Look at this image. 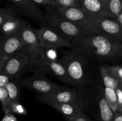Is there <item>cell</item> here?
I'll return each instance as SVG.
<instances>
[{
	"label": "cell",
	"instance_id": "cell-1",
	"mask_svg": "<svg viewBox=\"0 0 122 121\" xmlns=\"http://www.w3.org/2000/svg\"><path fill=\"white\" fill-rule=\"evenodd\" d=\"M65 65L70 78L77 86H93L98 83L94 62L95 60L89 57L81 48L73 47L60 59Z\"/></svg>",
	"mask_w": 122,
	"mask_h": 121
},
{
	"label": "cell",
	"instance_id": "cell-2",
	"mask_svg": "<svg viewBox=\"0 0 122 121\" xmlns=\"http://www.w3.org/2000/svg\"><path fill=\"white\" fill-rule=\"evenodd\" d=\"M95 60L115 62L122 59V43L99 33H91L71 42Z\"/></svg>",
	"mask_w": 122,
	"mask_h": 121
},
{
	"label": "cell",
	"instance_id": "cell-3",
	"mask_svg": "<svg viewBox=\"0 0 122 121\" xmlns=\"http://www.w3.org/2000/svg\"><path fill=\"white\" fill-rule=\"evenodd\" d=\"M77 99L83 112L90 114L97 121H113L114 113L105 97L104 86H77Z\"/></svg>",
	"mask_w": 122,
	"mask_h": 121
},
{
	"label": "cell",
	"instance_id": "cell-4",
	"mask_svg": "<svg viewBox=\"0 0 122 121\" xmlns=\"http://www.w3.org/2000/svg\"><path fill=\"white\" fill-rule=\"evenodd\" d=\"M41 25L50 27L70 42L93 33L81 29L60 15L57 11H50L44 15Z\"/></svg>",
	"mask_w": 122,
	"mask_h": 121
},
{
	"label": "cell",
	"instance_id": "cell-5",
	"mask_svg": "<svg viewBox=\"0 0 122 121\" xmlns=\"http://www.w3.org/2000/svg\"><path fill=\"white\" fill-rule=\"evenodd\" d=\"M17 34L30 56L31 62L29 66L39 62L41 60V46L37 29L33 28L29 23L23 20Z\"/></svg>",
	"mask_w": 122,
	"mask_h": 121
},
{
	"label": "cell",
	"instance_id": "cell-6",
	"mask_svg": "<svg viewBox=\"0 0 122 121\" xmlns=\"http://www.w3.org/2000/svg\"><path fill=\"white\" fill-rule=\"evenodd\" d=\"M88 17L97 33L122 43V27L116 19L95 16Z\"/></svg>",
	"mask_w": 122,
	"mask_h": 121
},
{
	"label": "cell",
	"instance_id": "cell-7",
	"mask_svg": "<svg viewBox=\"0 0 122 121\" xmlns=\"http://www.w3.org/2000/svg\"><path fill=\"white\" fill-rule=\"evenodd\" d=\"M78 91L77 87L59 86L44 94H39L36 97L37 100L51 107L56 104L71 102L77 98Z\"/></svg>",
	"mask_w": 122,
	"mask_h": 121
},
{
	"label": "cell",
	"instance_id": "cell-8",
	"mask_svg": "<svg viewBox=\"0 0 122 121\" xmlns=\"http://www.w3.org/2000/svg\"><path fill=\"white\" fill-rule=\"evenodd\" d=\"M56 11L81 29L90 33H97L91 23L88 15L82 8L56 7Z\"/></svg>",
	"mask_w": 122,
	"mask_h": 121
},
{
	"label": "cell",
	"instance_id": "cell-9",
	"mask_svg": "<svg viewBox=\"0 0 122 121\" xmlns=\"http://www.w3.org/2000/svg\"><path fill=\"white\" fill-rule=\"evenodd\" d=\"M30 56L27 49L23 46L17 51L6 62L2 69V74L13 78L16 76L25 68L29 66Z\"/></svg>",
	"mask_w": 122,
	"mask_h": 121
},
{
	"label": "cell",
	"instance_id": "cell-10",
	"mask_svg": "<svg viewBox=\"0 0 122 121\" xmlns=\"http://www.w3.org/2000/svg\"><path fill=\"white\" fill-rule=\"evenodd\" d=\"M30 67L35 70V72L50 74L64 83L76 87L75 82L70 78L65 65L60 60L53 62L41 60L39 62Z\"/></svg>",
	"mask_w": 122,
	"mask_h": 121
},
{
	"label": "cell",
	"instance_id": "cell-11",
	"mask_svg": "<svg viewBox=\"0 0 122 121\" xmlns=\"http://www.w3.org/2000/svg\"><path fill=\"white\" fill-rule=\"evenodd\" d=\"M18 85L33 90L39 94L50 92L58 86V84L50 81L45 77L44 74L39 72H35V74L31 77L20 79Z\"/></svg>",
	"mask_w": 122,
	"mask_h": 121
},
{
	"label": "cell",
	"instance_id": "cell-12",
	"mask_svg": "<svg viewBox=\"0 0 122 121\" xmlns=\"http://www.w3.org/2000/svg\"><path fill=\"white\" fill-rule=\"evenodd\" d=\"M39 42L41 47H53L58 49L62 47H73L71 42L66 40L47 26L41 25L37 29Z\"/></svg>",
	"mask_w": 122,
	"mask_h": 121
},
{
	"label": "cell",
	"instance_id": "cell-13",
	"mask_svg": "<svg viewBox=\"0 0 122 121\" xmlns=\"http://www.w3.org/2000/svg\"><path fill=\"white\" fill-rule=\"evenodd\" d=\"M23 46L17 34L5 36L0 40V74L8 59Z\"/></svg>",
	"mask_w": 122,
	"mask_h": 121
},
{
	"label": "cell",
	"instance_id": "cell-14",
	"mask_svg": "<svg viewBox=\"0 0 122 121\" xmlns=\"http://www.w3.org/2000/svg\"><path fill=\"white\" fill-rule=\"evenodd\" d=\"M20 11L34 21L41 23L43 15L41 10L30 0H11Z\"/></svg>",
	"mask_w": 122,
	"mask_h": 121
},
{
	"label": "cell",
	"instance_id": "cell-15",
	"mask_svg": "<svg viewBox=\"0 0 122 121\" xmlns=\"http://www.w3.org/2000/svg\"><path fill=\"white\" fill-rule=\"evenodd\" d=\"M80 2L82 8L88 16L105 17L114 19L99 0H80Z\"/></svg>",
	"mask_w": 122,
	"mask_h": 121
},
{
	"label": "cell",
	"instance_id": "cell-16",
	"mask_svg": "<svg viewBox=\"0 0 122 121\" xmlns=\"http://www.w3.org/2000/svg\"><path fill=\"white\" fill-rule=\"evenodd\" d=\"M52 107L65 117H76L84 113L77 98L71 102L56 104Z\"/></svg>",
	"mask_w": 122,
	"mask_h": 121
},
{
	"label": "cell",
	"instance_id": "cell-17",
	"mask_svg": "<svg viewBox=\"0 0 122 121\" xmlns=\"http://www.w3.org/2000/svg\"><path fill=\"white\" fill-rule=\"evenodd\" d=\"M100 73L104 86L116 89L120 85V81L109 68L108 65H100Z\"/></svg>",
	"mask_w": 122,
	"mask_h": 121
},
{
	"label": "cell",
	"instance_id": "cell-18",
	"mask_svg": "<svg viewBox=\"0 0 122 121\" xmlns=\"http://www.w3.org/2000/svg\"><path fill=\"white\" fill-rule=\"evenodd\" d=\"M22 21L15 15L11 17L0 26V30L5 36L17 34Z\"/></svg>",
	"mask_w": 122,
	"mask_h": 121
},
{
	"label": "cell",
	"instance_id": "cell-19",
	"mask_svg": "<svg viewBox=\"0 0 122 121\" xmlns=\"http://www.w3.org/2000/svg\"><path fill=\"white\" fill-rule=\"evenodd\" d=\"M104 94L106 101L114 114L119 112L117 97L116 89L108 87H104Z\"/></svg>",
	"mask_w": 122,
	"mask_h": 121
},
{
	"label": "cell",
	"instance_id": "cell-20",
	"mask_svg": "<svg viewBox=\"0 0 122 121\" xmlns=\"http://www.w3.org/2000/svg\"><path fill=\"white\" fill-rule=\"evenodd\" d=\"M41 60L45 61H57L58 60L57 49L53 47H41Z\"/></svg>",
	"mask_w": 122,
	"mask_h": 121
},
{
	"label": "cell",
	"instance_id": "cell-21",
	"mask_svg": "<svg viewBox=\"0 0 122 121\" xmlns=\"http://www.w3.org/2000/svg\"><path fill=\"white\" fill-rule=\"evenodd\" d=\"M5 87L8 91L10 104L13 102L20 101V91L18 86L15 83L9 81L5 85Z\"/></svg>",
	"mask_w": 122,
	"mask_h": 121
},
{
	"label": "cell",
	"instance_id": "cell-22",
	"mask_svg": "<svg viewBox=\"0 0 122 121\" xmlns=\"http://www.w3.org/2000/svg\"><path fill=\"white\" fill-rule=\"evenodd\" d=\"M107 9L113 17L116 19L122 12V0H108Z\"/></svg>",
	"mask_w": 122,
	"mask_h": 121
},
{
	"label": "cell",
	"instance_id": "cell-23",
	"mask_svg": "<svg viewBox=\"0 0 122 121\" xmlns=\"http://www.w3.org/2000/svg\"><path fill=\"white\" fill-rule=\"evenodd\" d=\"M0 102L2 104V109L5 114L9 113L10 103L8 101V94L5 87H0Z\"/></svg>",
	"mask_w": 122,
	"mask_h": 121
},
{
	"label": "cell",
	"instance_id": "cell-24",
	"mask_svg": "<svg viewBox=\"0 0 122 121\" xmlns=\"http://www.w3.org/2000/svg\"><path fill=\"white\" fill-rule=\"evenodd\" d=\"M10 113H16L21 115H27V112L23 104L20 101L13 102L10 104L9 108Z\"/></svg>",
	"mask_w": 122,
	"mask_h": 121
},
{
	"label": "cell",
	"instance_id": "cell-25",
	"mask_svg": "<svg viewBox=\"0 0 122 121\" xmlns=\"http://www.w3.org/2000/svg\"><path fill=\"white\" fill-rule=\"evenodd\" d=\"M56 7H79L82 8L80 0H55Z\"/></svg>",
	"mask_w": 122,
	"mask_h": 121
},
{
	"label": "cell",
	"instance_id": "cell-26",
	"mask_svg": "<svg viewBox=\"0 0 122 121\" xmlns=\"http://www.w3.org/2000/svg\"><path fill=\"white\" fill-rule=\"evenodd\" d=\"M15 15V13L10 8H0V26L8 19Z\"/></svg>",
	"mask_w": 122,
	"mask_h": 121
},
{
	"label": "cell",
	"instance_id": "cell-27",
	"mask_svg": "<svg viewBox=\"0 0 122 121\" xmlns=\"http://www.w3.org/2000/svg\"><path fill=\"white\" fill-rule=\"evenodd\" d=\"M108 66L120 82H122V66L116 65H108Z\"/></svg>",
	"mask_w": 122,
	"mask_h": 121
},
{
	"label": "cell",
	"instance_id": "cell-28",
	"mask_svg": "<svg viewBox=\"0 0 122 121\" xmlns=\"http://www.w3.org/2000/svg\"><path fill=\"white\" fill-rule=\"evenodd\" d=\"M30 1L35 5H41L50 7H56V2L50 0H30Z\"/></svg>",
	"mask_w": 122,
	"mask_h": 121
},
{
	"label": "cell",
	"instance_id": "cell-29",
	"mask_svg": "<svg viewBox=\"0 0 122 121\" xmlns=\"http://www.w3.org/2000/svg\"><path fill=\"white\" fill-rule=\"evenodd\" d=\"M117 97L118 107H119V112L122 113V89L120 86L116 88Z\"/></svg>",
	"mask_w": 122,
	"mask_h": 121
},
{
	"label": "cell",
	"instance_id": "cell-30",
	"mask_svg": "<svg viewBox=\"0 0 122 121\" xmlns=\"http://www.w3.org/2000/svg\"><path fill=\"white\" fill-rule=\"evenodd\" d=\"M67 121H92L85 114L83 113L81 116L76 117H65Z\"/></svg>",
	"mask_w": 122,
	"mask_h": 121
},
{
	"label": "cell",
	"instance_id": "cell-31",
	"mask_svg": "<svg viewBox=\"0 0 122 121\" xmlns=\"http://www.w3.org/2000/svg\"><path fill=\"white\" fill-rule=\"evenodd\" d=\"M10 78L8 76L4 74H0V87H5L7 83L10 81Z\"/></svg>",
	"mask_w": 122,
	"mask_h": 121
},
{
	"label": "cell",
	"instance_id": "cell-32",
	"mask_svg": "<svg viewBox=\"0 0 122 121\" xmlns=\"http://www.w3.org/2000/svg\"><path fill=\"white\" fill-rule=\"evenodd\" d=\"M1 121H17L15 116L13 113L5 114Z\"/></svg>",
	"mask_w": 122,
	"mask_h": 121
},
{
	"label": "cell",
	"instance_id": "cell-33",
	"mask_svg": "<svg viewBox=\"0 0 122 121\" xmlns=\"http://www.w3.org/2000/svg\"><path fill=\"white\" fill-rule=\"evenodd\" d=\"M113 121H122V113L118 112L116 113Z\"/></svg>",
	"mask_w": 122,
	"mask_h": 121
},
{
	"label": "cell",
	"instance_id": "cell-34",
	"mask_svg": "<svg viewBox=\"0 0 122 121\" xmlns=\"http://www.w3.org/2000/svg\"><path fill=\"white\" fill-rule=\"evenodd\" d=\"M99 1L101 2V3L102 4V5L107 9V4H108V0H99ZM108 10V9H107Z\"/></svg>",
	"mask_w": 122,
	"mask_h": 121
},
{
	"label": "cell",
	"instance_id": "cell-35",
	"mask_svg": "<svg viewBox=\"0 0 122 121\" xmlns=\"http://www.w3.org/2000/svg\"><path fill=\"white\" fill-rule=\"evenodd\" d=\"M116 20H117V21L119 23V24L121 25V26L122 27V12L120 13V15H119V16L116 18Z\"/></svg>",
	"mask_w": 122,
	"mask_h": 121
},
{
	"label": "cell",
	"instance_id": "cell-36",
	"mask_svg": "<svg viewBox=\"0 0 122 121\" xmlns=\"http://www.w3.org/2000/svg\"><path fill=\"white\" fill-rule=\"evenodd\" d=\"M120 48H121V58L122 59V43H121V45H120Z\"/></svg>",
	"mask_w": 122,
	"mask_h": 121
},
{
	"label": "cell",
	"instance_id": "cell-37",
	"mask_svg": "<svg viewBox=\"0 0 122 121\" xmlns=\"http://www.w3.org/2000/svg\"><path fill=\"white\" fill-rule=\"evenodd\" d=\"M119 86L121 87V88L122 89V82H120V85H119Z\"/></svg>",
	"mask_w": 122,
	"mask_h": 121
},
{
	"label": "cell",
	"instance_id": "cell-38",
	"mask_svg": "<svg viewBox=\"0 0 122 121\" xmlns=\"http://www.w3.org/2000/svg\"><path fill=\"white\" fill-rule=\"evenodd\" d=\"M50 1H53V2H56V1H55V0H50Z\"/></svg>",
	"mask_w": 122,
	"mask_h": 121
},
{
	"label": "cell",
	"instance_id": "cell-39",
	"mask_svg": "<svg viewBox=\"0 0 122 121\" xmlns=\"http://www.w3.org/2000/svg\"></svg>",
	"mask_w": 122,
	"mask_h": 121
}]
</instances>
